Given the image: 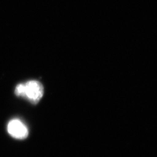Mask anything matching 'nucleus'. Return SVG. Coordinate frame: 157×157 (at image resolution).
<instances>
[{"label":"nucleus","instance_id":"nucleus-1","mask_svg":"<svg viewBox=\"0 0 157 157\" xmlns=\"http://www.w3.org/2000/svg\"><path fill=\"white\" fill-rule=\"evenodd\" d=\"M18 96L26 98L32 103L36 104L43 95V88L40 82L37 81H29L24 84H19L15 89Z\"/></svg>","mask_w":157,"mask_h":157},{"label":"nucleus","instance_id":"nucleus-2","mask_svg":"<svg viewBox=\"0 0 157 157\" xmlns=\"http://www.w3.org/2000/svg\"><path fill=\"white\" fill-rule=\"evenodd\" d=\"M7 131L12 137L18 140L25 139L28 135V128L18 119H13L9 122Z\"/></svg>","mask_w":157,"mask_h":157}]
</instances>
